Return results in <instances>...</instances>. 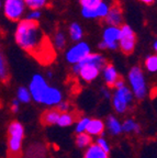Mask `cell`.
<instances>
[{
	"label": "cell",
	"mask_w": 157,
	"mask_h": 158,
	"mask_svg": "<svg viewBox=\"0 0 157 158\" xmlns=\"http://www.w3.org/2000/svg\"><path fill=\"white\" fill-rule=\"evenodd\" d=\"M15 41L20 48L35 56L41 62H49L54 57L51 42L40 29L36 21L27 18L19 21L15 31Z\"/></svg>",
	"instance_id": "6da1fadb"
},
{
	"label": "cell",
	"mask_w": 157,
	"mask_h": 158,
	"mask_svg": "<svg viewBox=\"0 0 157 158\" xmlns=\"http://www.w3.org/2000/svg\"><path fill=\"white\" fill-rule=\"evenodd\" d=\"M106 65L107 62L103 55L98 53H90L80 63L73 65V72L78 75L83 81L91 82L99 76Z\"/></svg>",
	"instance_id": "7a4b0ae2"
},
{
	"label": "cell",
	"mask_w": 157,
	"mask_h": 158,
	"mask_svg": "<svg viewBox=\"0 0 157 158\" xmlns=\"http://www.w3.org/2000/svg\"><path fill=\"white\" fill-rule=\"evenodd\" d=\"M24 128L18 121L10 123L8 127V155L11 158H20L22 154V141Z\"/></svg>",
	"instance_id": "3957f363"
},
{
	"label": "cell",
	"mask_w": 157,
	"mask_h": 158,
	"mask_svg": "<svg viewBox=\"0 0 157 158\" xmlns=\"http://www.w3.org/2000/svg\"><path fill=\"white\" fill-rule=\"evenodd\" d=\"M27 3L24 0H3L2 11L3 15L9 21L19 22L27 15Z\"/></svg>",
	"instance_id": "277c9868"
},
{
	"label": "cell",
	"mask_w": 157,
	"mask_h": 158,
	"mask_svg": "<svg viewBox=\"0 0 157 158\" xmlns=\"http://www.w3.org/2000/svg\"><path fill=\"white\" fill-rule=\"evenodd\" d=\"M129 81L132 87V91L138 99H143L146 96V84L142 68L134 66L129 72Z\"/></svg>",
	"instance_id": "5b68a950"
},
{
	"label": "cell",
	"mask_w": 157,
	"mask_h": 158,
	"mask_svg": "<svg viewBox=\"0 0 157 158\" xmlns=\"http://www.w3.org/2000/svg\"><path fill=\"white\" fill-rule=\"evenodd\" d=\"M121 39V27L107 25L102 32V39L99 43V48L101 49H117Z\"/></svg>",
	"instance_id": "8992f818"
},
{
	"label": "cell",
	"mask_w": 157,
	"mask_h": 158,
	"mask_svg": "<svg viewBox=\"0 0 157 158\" xmlns=\"http://www.w3.org/2000/svg\"><path fill=\"white\" fill-rule=\"evenodd\" d=\"M91 53L90 46L87 42L79 41L75 42L74 45H71L65 53V59L67 63L71 65H76L80 63L83 59H85Z\"/></svg>",
	"instance_id": "52a82bcc"
},
{
	"label": "cell",
	"mask_w": 157,
	"mask_h": 158,
	"mask_svg": "<svg viewBox=\"0 0 157 158\" xmlns=\"http://www.w3.org/2000/svg\"><path fill=\"white\" fill-rule=\"evenodd\" d=\"M133 91L126 86L117 89L113 96V106L118 113H123L128 110L129 104L133 100Z\"/></svg>",
	"instance_id": "ba28073f"
},
{
	"label": "cell",
	"mask_w": 157,
	"mask_h": 158,
	"mask_svg": "<svg viewBox=\"0 0 157 158\" xmlns=\"http://www.w3.org/2000/svg\"><path fill=\"white\" fill-rule=\"evenodd\" d=\"M136 44V35L134 30L128 24L121 25V39L119 42V48L125 54H131L134 51Z\"/></svg>",
	"instance_id": "9c48e42d"
},
{
	"label": "cell",
	"mask_w": 157,
	"mask_h": 158,
	"mask_svg": "<svg viewBox=\"0 0 157 158\" xmlns=\"http://www.w3.org/2000/svg\"><path fill=\"white\" fill-rule=\"evenodd\" d=\"M49 88V85L46 82V79L40 74H35L31 78V81L29 85V89L32 94V98L35 101L42 103L43 101V97H44L45 91Z\"/></svg>",
	"instance_id": "30bf717a"
},
{
	"label": "cell",
	"mask_w": 157,
	"mask_h": 158,
	"mask_svg": "<svg viewBox=\"0 0 157 158\" xmlns=\"http://www.w3.org/2000/svg\"><path fill=\"white\" fill-rule=\"evenodd\" d=\"M110 7L111 6H109L107 2L102 1L99 5H97L96 7L81 8V15L85 19H89V20H98V19L104 20L107 15H108Z\"/></svg>",
	"instance_id": "8fae6325"
},
{
	"label": "cell",
	"mask_w": 157,
	"mask_h": 158,
	"mask_svg": "<svg viewBox=\"0 0 157 158\" xmlns=\"http://www.w3.org/2000/svg\"><path fill=\"white\" fill-rule=\"evenodd\" d=\"M107 25H116L121 27L123 23V12L119 5H113L110 7L108 15L104 19Z\"/></svg>",
	"instance_id": "7c38bea8"
},
{
	"label": "cell",
	"mask_w": 157,
	"mask_h": 158,
	"mask_svg": "<svg viewBox=\"0 0 157 158\" xmlns=\"http://www.w3.org/2000/svg\"><path fill=\"white\" fill-rule=\"evenodd\" d=\"M62 102V92L59 91V89L55 88V87H49L45 91L44 97H43V101L42 103L46 104V106H58Z\"/></svg>",
	"instance_id": "4fadbf2b"
},
{
	"label": "cell",
	"mask_w": 157,
	"mask_h": 158,
	"mask_svg": "<svg viewBox=\"0 0 157 158\" xmlns=\"http://www.w3.org/2000/svg\"><path fill=\"white\" fill-rule=\"evenodd\" d=\"M102 73L107 86L110 87V88H114L116 82L120 79V76H119V73L116 69V67L113 66L112 64H107L106 66L103 67Z\"/></svg>",
	"instance_id": "5bb4252c"
},
{
	"label": "cell",
	"mask_w": 157,
	"mask_h": 158,
	"mask_svg": "<svg viewBox=\"0 0 157 158\" xmlns=\"http://www.w3.org/2000/svg\"><path fill=\"white\" fill-rule=\"evenodd\" d=\"M62 112L58 109H49L47 111H45L42 114L41 122L44 125H53V124H57L59 118H61Z\"/></svg>",
	"instance_id": "9a60e30c"
},
{
	"label": "cell",
	"mask_w": 157,
	"mask_h": 158,
	"mask_svg": "<svg viewBox=\"0 0 157 158\" xmlns=\"http://www.w3.org/2000/svg\"><path fill=\"white\" fill-rule=\"evenodd\" d=\"M83 158H109L108 152H106L98 144H91L87 148Z\"/></svg>",
	"instance_id": "2e32d148"
},
{
	"label": "cell",
	"mask_w": 157,
	"mask_h": 158,
	"mask_svg": "<svg viewBox=\"0 0 157 158\" xmlns=\"http://www.w3.org/2000/svg\"><path fill=\"white\" fill-rule=\"evenodd\" d=\"M104 131V124L99 118H92L90 120L87 126L86 132L90 135H100Z\"/></svg>",
	"instance_id": "e0dca14e"
},
{
	"label": "cell",
	"mask_w": 157,
	"mask_h": 158,
	"mask_svg": "<svg viewBox=\"0 0 157 158\" xmlns=\"http://www.w3.org/2000/svg\"><path fill=\"white\" fill-rule=\"evenodd\" d=\"M68 34L69 39L73 42H79V41H81V39L83 36V30L79 23L73 22L68 27Z\"/></svg>",
	"instance_id": "ac0fdd59"
},
{
	"label": "cell",
	"mask_w": 157,
	"mask_h": 158,
	"mask_svg": "<svg viewBox=\"0 0 157 158\" xmlns=\"http://www.w3.org/2000/svg\"><path fill=\"white\" fill-rule=\"evenodd\" d=\"M77 121V116L76 113H73V112H62L61 118H59L58 122H57V125L62 126V127H65V126H69L73 123Z\"/></svg>",
	"instance_id": "d6986e66"
},
{
	"label": "cell",
	"mask_w": 157,
	"mask_h": 158,
	"mask_svg": "<svg viewBox=\"0 0 157 158\" xmlns=\"http://www.w3.org/2000/svg\"><path fill=\"white\" fill-rule=\"evenodd\" d=\"M53 45L58 49L65 48V46L67 45V36L63 31L61 30L56 31V33L53 36Z\"/></svg>",
	"instance_id": "ffe728a7"
},
{
	"label": "cell",
	"mask_w": 157,
	"mask_h": 158,
	"mask_svg": "<svg viewBox=\"0 0 157 158\" xmlns=\"http://www.w3.org/2000/svg\"><path fill=\"white\" fill-rule=\"evenodd\" d=\"M76 145L79 148H85L89 147L91 145V136L87 132H83V133H78L76 137Z\"/></svg>",
	"instance_id": "44dd1931"
},
{
	"label": "cell",
	"mask_w": 157,
	"mask_h": 158,
	"mask_svg": "<svg viewBox=\"0 0 157 158\" xmlns=\"http://www.w3.org/2000/svg\"><path fill=\"white\" fill-rule=\"evenodd\" d=\"M17 97H18V99H19V101L22 102V103H28V102H30L31 99H32V94H31L30 89L25 88V87H20V88L18 89Z\"/></svg>",
	"instance_id": "7402d4cb"
},
{
	"label": "cell",
	"mask_w": 157,
	"mask_h": 158,
	"mask_svg": "<svg viewBox=\"0 0 157 158\" xmlns=\"http://www.w3.org/2000/svg\"><path fill=\"white\" fill-rule=\"evenodd\" d=\"M108 127H109V131L112 134H114V135L120 134L121 131H123L122 125H121L118 120H117L116 118H113V116H110V118H108Z\"/></svg>",
	"instance_id": "603a6c76"
},
{
	"label": "cell",
	"mask_w": 157,
	"mask_h": 158,
	"mask_svg": "<svg viewBox=\"0 0 157 158\" xmlns=\"http://www.w3.org/2000/svg\"><path fill=\"white\" fill-rule=\"evenodd\" d=\"M27 3L28 9L35 10V9H43L47 5V0H24Z\"/></svg>",
	"instance_id": "cb8c5ba5"
},
{
	"label": "cell",
	"mask_w": 157,
	"mask_h": 158,
	"mask_svg": "<svg viewBox=\"0 0 157 158\" xmlns=\"http://www.w3.org/2000/svg\"><path fill=\"white\" fill-rule=\"evenodd\" d=\"M145 67L150 73L157 72V54L151 55L145 59Z\"/></svg>",
	"instance_id": "d4e9b609"
},
{
	"label": "cell",
	"mask_w": 157,
	"mask_h": 158,
	"mask_svg": "<svg viewBox=\"0 0 157 158\" xmlns=\"http://www.w3.org/2000/svg\"><path fill=\"white\" fill-rule=\"evenodd\" d=\"M122 128L124 132H135L138 133L140 132V125L138 123H135L133 120H126L124 123L122 124Z\"/></svg>",
	"instance_id": "484cf974"
},
{
	"label": "cell",
	"mask_w": 157,
	"mask_h": 158,
	"mask_svg": "<svg viewBox=\"0 0 157 158\" xmlns=\"http://www.w3.org/2000/svg\"><path fill=\"white\" fill-rule=\"evenodd\" d=\"M0 78L2 81H6L8 78V65L3 54L0 55Z\"/></svg>",
	"instance_id": "4316f807"
},
{
	"label": "cell",
	"mask_w": 157,
	"mask_h": 158,
	"mask_svg": "<svg viewBox=\"0 0 157 158\" xmlns=\"http://www.w3.org/2000/svg\"><path fill=\"white\" fill-rule=\"evenodd\" d=\"M89 121H90V118H81V120H79V121L77 122V126H76V132H77V133H83V132H86Z\"/></svg>",
	"instance_id": "83f0119b"
},
{
	"label": "cell",
	"mask_w": 157,
	"mask_h": 158,
	"mask_svg": "<svg viewBox=\"0 0 157 158\" xmlns=\"http://www.w3.org/2000/svg\"><path fill=\"white\" fill-rule=\"evenodd\" d=\"M41 17H42V12H41V10H39V9L30 10L29 12L27 13V15H25L27 19L32 20V21H36V22H39V20L41 19Z\"/></svg>",
	"instance_id": "f1b7e54d"
},
{
	"label": "cell",
	"mask_w": 157,
	"mask_h": 158,
	"mask_svg": "<svg viewBox=\"0 0 157 158\" xmlns=\"http://www.w3.org/2000/svg\"><path fill=\"white\" fill-rule=\"evenodd\" d=\"M103 0H79L81 8H92L96 7L100 2H102Z\"/></svg>",
	"instance_id": "f546056e"
},
{
	"label": "cell",
	"mask_w": 157,
	"mask_h": 158,
	"mask_svg": "<svg viewBox=\"0 0 157 158\" xmlns=\"http://www.w3.org/2000/svg\"><path fill=\"white\" fill-rule=\"evenodd\" d=\"M97 144H98L100 147H102L106 152H108V153H109V151H110V147H109L108 143H107V141L103 137L98 138V139H97Z\"/></svg>",
	"instance_id": "4dcf8cb0"
},
{
	"label": "cell",
	"mask_w": 157,
	"mask_h": 158,
	"mask_svg": "<svg viewBox=\"0 0 157 158\" xmlns=\"http://www.w3.org/2000/svg\"><path fill=\"white\" fill-rule=\"evenodd\" d=\"M69 104L67 102H61V103L57 106V109H58L61 112H67L68 111Z\"/></svg>",
	"instance_id": "1f68e13d"
},
{
	"label": "cell",
	"mask_w": 157,
	"mask_h": 158,
	"mask_svg": "<svg viewBox=\"0 0 157 158\" xmlns=\"http://www.w3.org/2000/svg\"><path fill=\"white\" fill-rule=\"evenodd\" d=\"M19 99H15L12 101V103H11V111L13 112V113H15V112H18V110H19Z\"/></svg>",
	"instance_id": "d6a6232c"
},
{
	"label": "cell",
	"mask_w": 157,
	"mask_h": 158,
	"mask_svg": "<svg viewBox=\"0 0 157 158\" xmlns=\"http://www.w3.org/2000/svg\"><path fill=\"white\" fill-rule=\"evenodd\" d=\"M125 86V84H124V81H123V79H119L118 81L116 82V85H114V88L116 89H119V88H122V87H124Z\"/></svg>",
	"instance_id": "836d02e7"
},
{
	"label": "cell",
	"mask_w": 157,
	"mask_h": 158,
	"mask_svg": "<svg viewBox=\"0 0 157 158\" xmlns=\"http://www.w3.org/2000/svg\"><path fill=\"white\" fill-rule=\"evenodd\" d=\"M140 1H141V2H143V3H145V5H152L155 0H140Z\"/></svg>",
	"instance_id": "e575fe53"
},
{
	"label": "cell",
	"mask_w": 157,
	"mask_h": 158,
	"mask_svg": "<svg viewBox=\"0 0 157 158\" xmlns=\"http://www.w3.org/2000/svg\"><path fill=\"white\" fill-rule=\"evenodd\" d=\"M153 48H154V51L157 53V40L155 41L154 43H153Z\"/></svg>",
	"instance_id": "d590c367"
},
{
	"label": "cell",
	"mask_w": 157,
	"mask_h": 158,
	"mask_svg": "<svg viewBox=\"0 0 157 158\" xmlns=\"http://www.w3.org/2000/svg\"><path fill=\"white\" fill-rule=\"evenodd\" d=\"M47 77H49V78H51V77H52V73L51 72H49V74H47Z\"/></svg>",
	"instance_id": "8d00e7d4"
}]
</instances>
